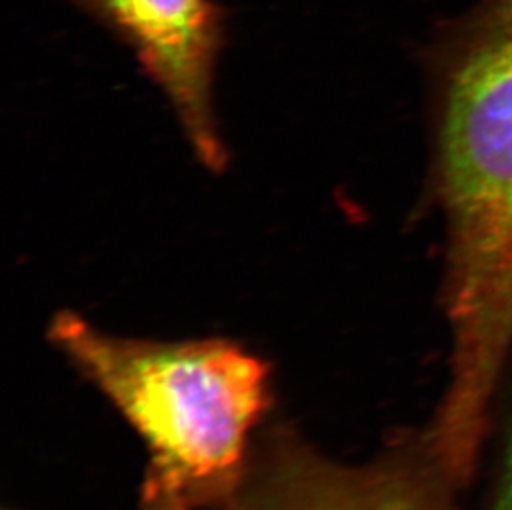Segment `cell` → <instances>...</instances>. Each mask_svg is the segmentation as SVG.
<instances>
[{
    "label": "cell",
    "mask_w": 512,
    "mask_h": 510,
    "mask_svg": "<svg viewBox=\"0 0 512 510\" xmlns=\"http://www.w3.org/2000/svg\"><path fill=\"white\" fill-rule=\"evenodd\" d=\"M49 335L145 441L140 510H216L234 496L271 406L266 361L223 338L113 337L67 310Z\"/></svg>",
    "instance_id": "obj_2"
},
{
    "label": "cell",
    "mask_w": 512,
    "mask_h": 510,
    "mask_svg": "<svg viewBox=\"0 0 512 510\" xmlns=\"http://www.w3.org/2000/svg\"><path fill=\"white\" fill-rule=\"evenodd\" d=\"M130 45L146 75L168 98L196 158L223 171L214 82L223 24L211 0H80Z\"/></svg>",
    "instance_id": "obj_3"
},
{
    "label": "cell",
    "mask_w": 512,
    "mask_h": 510,
    "mask_svg": "<svg viewBox=\"0 0 512 510\" xmlns=\"http://www.w3.org/2000/svg\"><path fill=\"white\" fill-rule=\"evenodd\" d=\"M216 510H367L352 466L310 448L290 428H274L249 454L241 484Z\"/></svg>",
    "instance_id": "obj_4"
},
{
    "label": "cell",
    "mask_w": 512,
    "mask_h": 510,
    "mask_svg": "<svg viewBox=\"0 0 512 510\" xmlns=\"http://www.w3.org/2000/svg\"><path fill=\"white\" fill-rule=\"evenodd\" d=\"M451 378L428 451L456 479L478 464L512 350V0H496L451 70L440 135Z\"/></svg>",
    "instance_id": "obj_1"
}]
</instances>
